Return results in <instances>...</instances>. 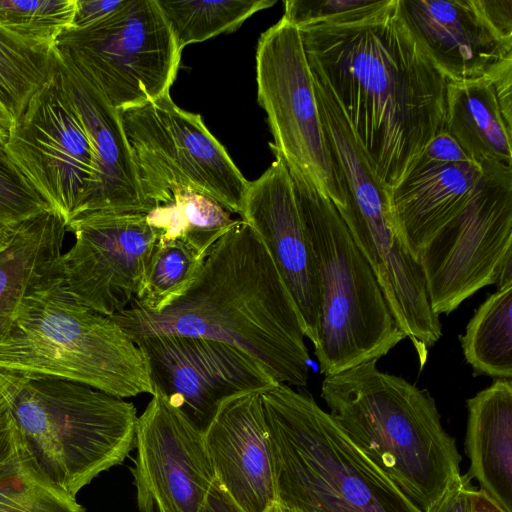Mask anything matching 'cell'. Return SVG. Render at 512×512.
Here are the masks:
<instances>
[{
    "label": "cell",
    "mask_w": 512,
    "mask_h": 512,
    "mask_svg": "<svg viewBox=\"0 0 512 512\" xmlns=\"http://www.w3.org/2000/svg\"><path fill=\"white\" fill-rule=\"evenodd\" d=\"M386 194L444 129L447 79L405 24L398 0L298 28Z\"/></svg>",
    "instance_id": "cell-1"
},
{
    "label": "cell",
    "mask_w": 512,
    "mask_h": 512,
    "mask_svg": "<svg viewBox=\"0 0 512 512\" xmlns=\"http://www.w3.org/2000/svg\"><path fill=\"white\" fill-rule=\"evenodd\" d=\"M111 318L133 342L153 335L213 339L246 352L277 383L307 384L309 353L298 310L268 249L242 219L161 312L129 305Z\"/></svg>",
    "instance_id": "cell-2"
},
{
    "label": "cell",
    "mask_w": 512,
    "mask_h": 512,
    "mask_svg": "<svg viewBox=\"0 0 512 512\" xmlns=\"http://www.w3.org/2000/svg\"><path fill=\"white\" fill-rule=\"evenodd\" d=\"M372 359L326 375L321 397L349 440L420 511L461 478V455L434 399Z\"/></svg>",
    "instance_id": "cell-3"
},
{
    "label": "cell",
    "mask_w": 512,
    "mask_h": 512,
    "mask_svg": "<svg viewBox=\"0 0 512 512\" xmlns=\"http://www.w3.org/2000/svg\"><path fill=\"white\" fill-rule=\"evenodd\" d=\"M260 397L277 503L295 512H422L311 395L278 383Z\"/></svg>",
    "instance_id": "cell-4"
},
{
    "label": "cell",
    "mask_w": 512,
    "mask_h": 512,
    "mask_svg": "<svg viewBox=\"0 0 512 512\" xmlns=\"http://www.w3.org/2000/svg\"><path fill=\"white\" fill-rule=\"evenodd\" d=\"M0 370L75 381L123 399L153 394L139 347L111 317L68 294L58 273L20 304L0 339Z\"/></svg>",
    "instance_id": "cell-5"
},
{
    "label": "cell",
    "mask_w": 512,
    "mask_h": 512,
    "mask_svg": "<svg viewBox=\"0 0 512 512\" xmlns=\"http://www.w3.org/2000/svg\"><path fill=\"white\" fill-rule=\"evenodd\" d=\"M286 166L320 278L321 316L314 348L320 372L331 375L379 360L406 336L335 205L301 172Z\"/></svg>",
    "instance_id": "cell-6"
},
{
    "label": "cell",
    "mask_w": 512,
    "mask_h": 512,
    "mask_svg": "<svg viewBox=\"0 0 512 512\" xmlns=\"http://www.w3.org/2000/svg\"><path fill=\"white\" fill-rule=\"evenodd\" d=\"M12 410L39 466L74 497L135 448L133 403L86 384L20 375Z\"/></svg>",
    "instance_id": "cell-7"
},
{
    "label": "cell",
    "mask_w": 512,
    "mask_h": 512,
    "mask_svg": "<svg viewBox=\"0 0 512 512\" xmlns=\"http://www.w3.org/2000/svg\"><path fill=\"white\" fill-rule=\"evenodd\" d=\"M119 115L149 212L187 188L240 214L249 181L199 114L166 94Z\"/></svg>",
    "instance_id": "cell-8"
},
{
    "label": "cell",
    "mask_w": 512,
    "mask_h": 512,
    "mask_svg": "<svg viewBox=\"0 0 512 512\" xmlns=\"http://www.w3.org/2000/svg\"><path fill=\"white\" fill-rule=\"evenodd\" d=\"M55 47L118 110L170 94L182 52L156 0H124L98 22L65 30Z\"/></svg>",
    "instance_id": "cell-9"
},
{
    "label": "cell",
    "mask_w": 512,
    "mask_h": 512,
    "mask_svg": "<svg viewBox=\"0 0 512 512\" xmlns=\"http://www.w3.org/2000/svg\"><path fill=\"white\" fill-rule=\"evenodd\" d=\"M255 59L257 100L273 135L271 150L340 207L300 30L281 18L261 34Z\"/></svg>",
    "instance_id": "cell-10"
},
{
    "label": "cell",
    "mask_w": 512,
    "mask_h": 512,
    "mask_svg": "<svg viewBox=\"0 0 512 512\" xmlns=\"http://www.w3.org/2000/svg\"><path fill=\"white\" fill-rule=\"evenodd\" d=\"M11 160L66 225L81 211L94 173V152L60 78L49 81L14 122L4 145Z\"/></svg>",
    "instance_id": "cell-11"
},
{
    "label": "cell",
    "mask_w": 512,
    "mask_h": 512,
    "mask_svg": "<svg viewBox=\"0 0 512 512\" xmlns=\"http://www.w3.org/2000/svg\"><path fill=\"white\" fill-rule=\"evenodd\" d=\"M485 175L484 187L418 257L437 316L496 283L512 256V175Z\"/></svg>",
    "instance_id": "cell-12"
},
{
    "label": "cell",
    "mask_w": 512,
    "mask_h": 512,
    "mask_svg": "<svg viewBox=\"0 0 512 512\" xmlns=\"http://www.w3.org/2000/svg\"><path fill=\"white\" fill-rule=\"evenodd\" d=\"M134 343L144 356L153 389L202 433L226 402L278 384L254 358L225 342L153 335Z\"/></svg>",
    "instance_id": "cell-13"
},
{
    "label": "cell",
    "mask_w": 512,
    "mask_h": 512,
    "mask_svg": "<svg viewBox=\"0 0 512 512\" xmlns=\"http://www.w3.org/2000/svg\"><path fill=\"white\" fill-rule=\"evenodd\" d=\"M74 245L58 274L83 306L112 317L136 298L158 234L144 213H91L71 220Z\"/></svg>",
    "instance_id": "cell-14"
},
{
    "label": "cell",
    "mask_w": 512,
    "mask_h": 512,
    "mask_svg": "<svg viewBox=\"0 0 512 512\" xmlns=\"http://www.w3.org/2000/svg\"><path fill=\"white\" fill-rule=\"evenodd\" d=\"M137 418L133 469L140 512H199L216 481L204 433L153 389Z\"/></svg>",
    "instance_id": "cell-15"
},
{
    "label": "cell",
    "mask_w": 512,
    "mask_h": 512,
    "mask_svg": "<svg viewBox=\"0 0 512 512\" xmlns=\"http://www.w3.org/2000/svg\"><path fill=\"white\" fill-rule=\"evenodd\" d=\"M249 182L240 216L268 249L298 310L304 336L318 345L320 278L301 219L293 183L282 156Z\"/></svg>",
    "instance_id": "cell-16"
},
{
    "label": "cell",
    "mask_w": 512,
    "mask_h": 512,
    "mask_svg": "<svg viewBox=\"0 0 512 512\" xmlns=\"http://www.w3.org/2000/svg\"><path fill=\"white\" fill-rule=\"evenodd\" d=\"M54 55L63 86L84 125L94 152L91 187L76 217L91 213H149L119 110L108 102L89 76L65 53L55 47Z\"/></svg>",
    "instance_id": "cell-17"
},
{
    "label": "cell",
    "mask_w": 512,
    "mask_h": 512,
    "mask_svg": "<svg viewBox=\"0 0 512 512\" xmlns=\"http://www.w3.org/2000/svg\"><path fill=\"white\" fill-rule=\"evenodd\" d=\"M398 7L447 81L483 77L512 56V39L492 25L481 0H398Z\"/></svg>",
    "instance_id": "cell-18"
},
{
    "label": "cell",
    "mask_w": 512,
    "mask_h": 512,
    "mask_svg": "<svg viewBox=\"0 0 512 512\" xmlns=\"http://www.w3.org/2000/svg\"><path fill=\"white\" fill-rule=\"evenodd\" d=\"M261 393L226 402L204 432L216 481L244 512L276 503L272 450Z\"/></svg>",
    "instance_id": "cell-19"
},
{
    "label": "cell",
    "mask_w": 512,
    "mask_h": 512,
    "mask_svg": "<svg viewBox=\"0 0 512 512\" xmlns=\"http://www.w3.org/2000/svg\"><path fill=\"white\" fill-rule=\"evenodd\" d=\"M486 175L472 160L444 161L421 154L387 194L391 225L417 259L430 240L484 187Z\"/></svg>",
    "instance_id": "cell-20"
},
{
    "label": "cell",
    "mask_w": 512,
    "mask_h": 512,
    "mask_svg": "<svg viewBox=\"0 0 512 512\" xmlns=\"http://www.w3.org/2000/svg\"><path fill=\"white\" fill-rule=\"evenodd\" d=\"M466 474L506 512H512V382L497 379L467 399Z\"/></svg>",
    "instance_id": "cell-21"
},
{
    "label": "cell",
    "mask_w": 512,
    "mask_h": 512,
    "mask_svg": "<svg viewBox=\"0 0 512 512\" xmlns=\"http://www.w3.org/2000/svg\"><path fill=\"white\" fill-rule=\"evenodd\" d=\"M445 131L488 175H512L510 128L487 76L447 81Z\"/></svg>",
    "instance_id": "cell-22"
},
{
    "label": "cell",
    "mask_w": 512,
    "mask_h": 512,
    "mask_svg": "<svg viewBox=\"0 0 512 512\" xmlns=\"http://www.w3.org/2000/svg\"><path fill=\"white\" fill-rule=\"evenodd\" d=\"M67 232L63 218L51 209L16 226L0 252V339L29 292L58 273Z\"/></svg>",
    "instance_id": "cell-23"
},
{
    "label": "cell",
    "mask_w": 512,
    "mask_h": 512,
    "mask_svg": "<svg viewBox=\"0 0 512 512\" xmlns=\"http://www.w3.org/2000/svg\"><path fill=\"white\" fill-rule=\"evenodd\" d=\"M474 375L512 378V284L498 288L477 309L460 337Z\"/></svg>",
    "instance_id": "cell-24"
},
{
    "label": "cell",
    "mask_w": 512,
    "mask_h": 512,
    "mask_svg": "<svg viewBox=\"0 0 512 512\" xmlns=\"http://www.w3.org/2000/svg\"><path fill=\"white\" fill-rule=\"evenodd\" d=\"M146 216L157 240H180L205 256L236 221L217 201L187 188L177 189L170 202Z\"/></svg>",
    "instance_id": "cell-25"
},
{
    "label": "cell",
    "mask_w": 512,
    "mask_h": 512,
    "mask_svg": "<svg viewBox=\"0 0 512 512\" xmlns=\"http://www.w3.org/2000/svg\"><path fill=\"white\" fill-rule=\"evenodd\" d=\"M0 512H85V509L45 474L20 433L13 453L0 465Z\"/></svg>",
    "instance_id": "cell-26"
},
{
    "label": "cell",
    "mask_w": 512,
    "mask_h": 512,
    "mask_svg": "<svg viewBox=\"0 0 512 512\" xmlns=\"http://www.w3.org/2000/svg\"><path fill=\"white\" fill-rule=\"evenodd\" d=\"M54 48L34 45L0 27V108L11 125L49 81Z\"/></svg>",
    "instance_id": "cell-27"
},
{
    "label": "cell",
    "mask_w": 512,
    "mask_h": 512,
    "mask_svg": "<svg viewBox=\"0 0 512 512\" xmlns=\"http://www.w3.org/2000/svg\"><path fill=\"white\" fill-rule=\"evenodd\" d=\"M156 1L181 51L189 44L237 30L256 12L276 3L270 0Z\"/></svg>",
    "instance_id": "cell-28"
},
{
    "label": "cell",
    "mask_w": 512,
    "mask_h": 512,
    "mask_svg": "<svg viewBox=\"0 0 512 512\" xmlns=\"http://www.w3.org/2000/svg\"><path fill=\"white\" fill-rule=\"evenodd\" d=\"M207 256L180 240H157L143 281L130 305L158 313L182 295Z\"/></svg>",
    "instance_id": "cell-29"
},
{
    "label": "cell",
    "mask_w": 512,
    "mask_h": 512,
    "mask_svg": "<svg viewBox=\"0 0 512 512\" xmlns=\"http://www.w3.org/2000/svg\"><path fill=\"white\" fill-rule=\"evenodd\" d=\"M76 0H0V27L34 45L54 48L72 25Z\"/></svg>",
    "instance_id": "cell-30"
},
{
    "label": "cell",
    "mask_w": 512,
    "mask_h": 512,
    "mask_svg": "<svg viewBox=\"0 0 512 512\" xmlns=\"http://www.w3.org/2000/svg\"><path fill=\"white\" fill-rule=\"evenodd\" d=\"M49 209L0 143V225L14 227Z\"/></svg>",
    "instance_id": "cell-31"
},
{
    "label": "cell",
    "mask_w": 512,
    "mask_h": 512,
    "mask_svg": "<svg viewBox=\"0 0 512 512\" xmlns=\"http://www.w3.org/2000/svg\"><path fill=\"white\" fill-rule=\"evenodd\" d=\"M374 0H287L282 18L300 28L310 23L324 21L357 12L371 5Z\"/></svg>",
    "instance_id": "cell-32"
},
{
    "label": "cell",
    "mask_w": 512,
    "mask_h": 512,
    "mask_svg": "<svg viewBox=\"0 0 512 512\" xmlns=\"http://www.w3.org/2000/svg\"><path fill=\"white\" fill-rule=\"evenodd\" d=\"M20 375L0 370V465L13 453L20 437L12 406Z\"/></svg>",
    "instance_id": "cell-33"
},
{
    "label": "cell",
    "mask_w": 512,
    "mask_h": 512,
    "mask_svg": "<svg viewBox=\"0 0 512 512\" xmlns=\"http://www.w3.org/2000/svg\"><path fill=\"white\" fill-rule=\"evenodd\" d=\"M495 90L496 98L506 124L512 128V56H509L485 75Z\"/></svg>",
    "instance_id": "cell-34"
},
{
    "label": "cell",
    "mask_w": 512,
    "mask_h": 512,
    "mask_svg": "<svg viewBox=\"0 0 512 512\" xmlns=\"http://www.w3.org/2000/svg\"><path fill=\"white\" fill-rule=\"evenodd\" d=\"M124 0H76V10L70 28H86L117 9Z\"/></svg>",
    "instance_id": "cell-35"
},
{
    "label": "cell",
    "mask_w": 512,
    "mask_h": 512,
    "mask_svg": "<svg viewBox=\"0 0 512 512\" xmlns=\"http://www.w3.org/2000/svg\"><path fill=\"white\" fill-rule=\"evenodd\" d=\"M470 479L461 476L428 512H470Z\"/></svg>",
    "instance_id": "cell-36"
},
{
    "label": "cell",
    "mask_w": 512,
    "mask_h": 512,
    "mask_svg": "<svg viewBox=\"0 0 512 512\" xmlns=\"http://www.w3.org/2000/svg\"><path fill=\"white\" fill-rule=\"evenodd\" d=\"M481 4L492 25L512 39V0H481Z\"/></svg>",
    "instance_id": "cell-37"
},
{
    "label": "cell",
    "mask_w": 512,
    "mask_h": 512,
    "mask_svg": "<svg viewBox=\"0 0 512 512\" xmlns=\"http://www.w3.org/2000/svg\"><path fill=\"white\" fill-rule=\"evenodd\" d=\"M199 512H244L228 496L217 481L213 484Z\"/></svg>",
    "instance_id": "cell-38"
},
{
    "label": "cell",
    "mask_w": 512,
    "mask_h": 512,
    "mask_svg": "<svg viewBox=\"0 0 512 512\" xmlns=\"http://www.w3.org/2000/svg\"><path fill=\"white\" fill-rule=\"evenodd\" d=\"M470 512H506L482 490L472 489L470 495Z\"/></svg>",
    "instance_id": "cell-39"
},
{
    "label": "cell",
    "mask_w": 512,
    "mask_h": 512,
    "mask_svg": "<svg viewBox=\"0 0 512 512\" xmlns=\"http://www.w3.org/2000/svg\"><path fill=\"white\" fill-rule=\"evenodd\" d=\"M16 226L0 225V252L4 250L12 239Z\"/></svg>",
    "instance_id": "cell-40"
},
{
    "label": "cell",
    "mask_w": 512,
    "mask_h": 512,
    "mask_svg": "<svg viewBox=\"0 0 512 512\" xmlns=\"http://www.w3.org/2000/svg\"><path fill=\"white\" fill-rule=\"evenodd\" d=\"M9 129L10 128H8L5 125L0 123V143L3 145H5V143L8 139Z\"/></svg>",
    "instance_id": "cell-41"
},
{
    "label": "cell",
    "mask_w": 512,
    "mask_h": 512,
    "mask_svg": "<svg viewBox=\"0 0 512 512\" xmlns=\"http://www.w3.org/2000/svg\"><path fill=\"white\" fill-rule=\"evenodd\" d=\"M268 512H295L283 505H281L280 503H275L270 509Z\"/></svg>",
    "instance_id": "cell-42"
},
{
    "label": "cell",
    "mask_w": 512,
    "mask_h": 512,
    "mask_svg": "<svg viewBox=\"0 0 512 512\" xmlns=\"http://www.w3.org/2000/svg\"><path fill=\"white\" fill-rule=\"evenodd\" d=\"M0 123L5 125L8 128L11 127V123H10L7 115L4 113V111L1 108H0Z\"/></svg>",
    "instance_id": "cell-43"
}]
</instances>
